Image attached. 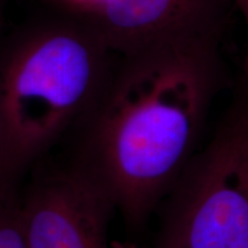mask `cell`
<instances>
[{
  "label": "cell",
  "mask_w": 248,
  "mask_h": 248,
  "mask_svg": "<svg viewBox=\"0 0 248 248\" xmlns=\"http://www.w3.org/2000/svg\"><path fill=\"white\" fill-rule=\"evenodd\" d=\"M113 210L104 188L78 164L38 177L18 201L28 248H111Z\"/></svg>",
  "instance_id": "277c9868"
},
{
  "label": "cell",
  "mask_w": 248,
  "mask_h": 248,
  "mask_svg": "<svg viewBox=\"0 0 248 248\" xmlns=\"http://www.w3.org/2000/svg\"><path fill=\"white\" fill-rule=\"evenodd\" d=\"M107 46L97 33L40 31L0 66V195L14 197L24 171L79 119L105 88Z\"/></svg>",
  "instance_id": "7a4b0ae2"
},
{
  "label": "cell",
  "mask_w": 248,
  "mask_h": 248,
  "mask_svg": "<svg viewBox=\"0 0 248 248\" xmlns=\"http://www.w3.org/2000/svg\"><path fill=\"white\" fill-rule=\"evenodd\" d=\"M0 147H1V135H0Z\"/></svg>",
  "instance_id": "30bf717a"
},
{
  "label": "cell",
  "mask_w": 248,
  "mask_h": 248,
  "mask_svg": "<svg viewBox=\"0 0 248 248\" xmlns=\"http://www.w3.org/2000/svg\"><path fill=\"white\" fill-rule=\"evenodd\" d=\"M0 248H28L14 197L0 195Z\"/></svg>",
  "instance_id": "8992f818"
},
{
  "label": "cell",
  "mask_w": 248,
  "mask_h": 248,
  "mask_svg": "<svg viewBox=\"0 0 248 248\" xmlns=\"http://www.w3.org/2000/svg\"><path fill=\"white\" fill-rule=\"evenodd\" d=\"M111 248H138V247L131 243H123V241L113 240L111 241Z\"/></svg>",
  "instance_id": "9c48e42d"
},
{
  "label": "cell",
  "mask_w": 248,
  "mask_h": 248,
  "mask_svg": "<svg viewBox=\"0 0 248 248\" xmlns=\"http://www.w3.org/2000/svg\"><path fill=\"white\" fill-rule=\"evenodd\" d=\"M67 1L71 2V4L85 6V7H92L94 9H98L102 4H104L105 0H67Z\"/></svg>",
  "instance_id": "ba28073f"
},
{
  "label": "cell",
  "mask_w": 248,
  "mask_h": 248,
  "mask_svg": "<svg viewBox=\"0 0 248 248\" xmlns=\"http://www.w3.org/2000/svg\"><path fill=\"white\" fill-rule=\"evenodd\" d=\"M156 248H248V97L172 186Z\"/></svg>",
  "instance_id": "3957f363"
},
{
  "label": "cell",
  "mask_w": 248,
  "mask_h": 248,
  "mask_svg": "<svg viewBox=\"0 0 248 248\" xmlns=\"http://www.w3.org/2000/svg\"><path fill=\"white\" fill-rule=\"evenodd\" d=\"M221 38L168 43L126 54L88 114L78 164L114 209L140 225L172 188L223 83Z\"/></svg>",
  "instance_id": "6da1fadb"
},
{
  "label": "cell",
  "mask_w": 248,
  "mask_h": 248,
  "mask_svg": "<svg viewBox=\"0 0 248 248\" xmlns=\"http://www.w3.org/2000/svg\"><path fill=\"white\" fill-rule=\"evenodd\" d=\"M233 2L235 7L238 8V11L240 12L241 16H243L248 29V0H233ZM246 77H247V83H248V55L246 60Z\"/></svg>",
  "instance_id": "52a82bcc"
},
{
  "label": "cell",
  "mask_w": 248,
  "mask_h": 248,
  "mask_svg": "<svg viewBox=\"0 0 248 248\" xmlns=\"http://www.w3.org/2000/svg\"><path fill=\"white\" fill-rule=\"evenodd\" d=\"M233 0H105L97 33L123 55L168 43L221 38Z\"/></svg>",
  "instance_id": "5b68a950"
}]
</instances>
